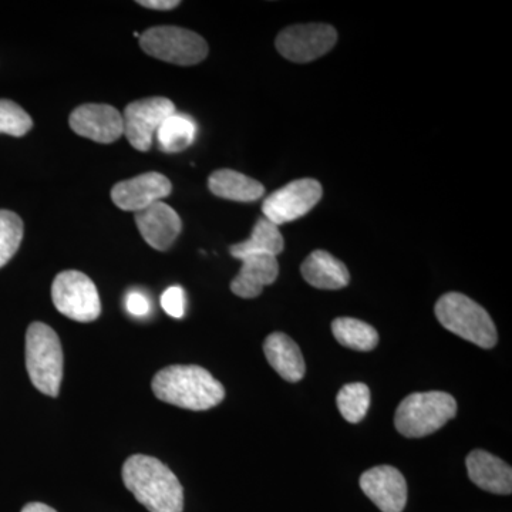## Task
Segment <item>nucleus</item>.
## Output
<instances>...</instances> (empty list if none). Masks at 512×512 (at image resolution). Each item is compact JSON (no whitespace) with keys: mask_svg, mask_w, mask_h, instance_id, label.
Segmentation results:
<instances>
[{"mask_svg":"<svg viewBox=\"0 0 512 512\" xmlns=\"http://www.w3.org/2000/svg\"><path fill=\"white\" fill-rule=\"evenodd\" d=\"M74 133L100 144H111L124 133L123 116L109 104H83L70 114Z\"/></svg>","mask_w":512,"mask_h":512,"instance_id":"11","label":"nucleus"},{"mask_svg":"<svg viewBox=\"0 0 512 512\" xmlns=\"http://www.w3.org/2000/svg\"><path fill=\"white\" fill-rule=\"evenodd\" d=\"M360 488L382 512H403L406 508L407 483L397 468H370L360 477Z\"/></svg>","mask_w":512,"mask_h":512,"instance_id":"12","label":"nucleus"},{"mask_svg":"<svg viewBox=\"0 0 512 512\" xmlns=\"http://www.w3.org/2000/svg\"><path fill=\"white\" fill-rule=\"evenodd\" d=\"M32 117L15 101L0 100V134L23 137L32 130Z\"/></svg>","mask_w":512,"mask_h":512,"instance_id":"25","label":"nucleus"},{"mask_svg":"<svg viewBox=\"0 0 512 512\" xmlns=\"http://www.w3.org/2000/svg\"><path fill=\"white\" fill-rule=\"evenodd\" d=\"M436 318L441 325L461 339L483 349L497 345V329L483 306L463 293L450 292L436 303Z\"/></svg>","mask_w":512,"mask_h":512,"instance_id":"3","label":"nucleus"},{"mask_svg":"<svg viewBox=\"0 0 512 512\" xmlns=\"http://www.w3.org/2000/svg\"><path fill=\"white\" fill-rule=\"evenodd\" d=\"M126 309L131 316L136 318H144L151 311L150 301L143 292L133 291L127 293Z\"/></svg>","mask_w":512,"mask_h":512,"instance_id":"27","label":"nucleus"},{"mask_svg":"<svg viewBox=\"0 0 512 512\" xmlns=\"http://www.w3.org/2000/svg\"><path fill=\"white\" fill-rule=\"evenodd\" d=\"M138 5L153 10H171L181 5L178 0H141Z\"/></svg>","mask_w":512,"mask_h":512,"instance_id":"28","label":"nucleus"},{"mask_svg":"<svg viewBox=\"0 0 512 512\" xmlns=\"http://www.w3.org/2000/svg\"><path fill=\"white\" fill-rule=\"evenodd\" d=\"M339 412L349 423L365 419L370 407V390L365 383H350L343 386L338 394Z\"/></svg>","mask_w":512,"mask_h":512,"instance_id":"23","label":"nucleus"},{"mask_svg":"<svg viewBox=\"0 0 512 512\" xmlns=\"http://www.w3.org/2000/svg\"><path fill=\"white\" fill-rule=\"evenodd\" d=\"M26 369L39 392L56 397L63 379V350L55 330L42 322L26 333Z\"/></svg>","mask_w":512,"mask_h":512,"instance_id":"4","label":"nucleus"},{"mask_svg":"<svg viewBox=\"0 0 512 512\" xmlns=\"http://www.w3.org/2000/svg\"><path fill=\"white\" fill-rule=\"evenodd\" d=\"M332 332L340 345L359 352H370L379 343L377 330L359 319H335L332 323Z\"/></svg>","mask_w":512,"mask_h":512,"instance_id":"22","label":"nucleus"},{"mask_svg":"<svg viewBox=\"0 0 512 512\" xmlns=\"http://www.w3.org/2000/svg\"><path fill=\"white\" fill-rule=\"evenodd\" d=\"M151 386L161 402L194 412L210 410L225 399L224 386L204 367L195 365L165 367Z\"/></svg>","mask_w":512,"mask_h":512,"instance_id":"2","label":"nucleus"},{"mask_svg":"<svg viewBox=\"0 0 512 512\" xmlns=\"http://www.w3.org/2000/svg\"><path fill=\"white\" fill-rule=\"evenodd\" d=\"M305 281L313 288L323 291H338L349 285L348 268L338 258L326 251L312 252L301 266Z\"/></svg>","mask_w":512,"mask_h":512,"instance_id":"18","label":"nucleus"},{"mask_svg":"<svg viewBox=\"0 0 512 512\" xmlns=\"http://www.w3.org/2000/svg\"><path fill=\"white\" fill-rule=\"evenodd\" d=\"M158 147L167 154L187 150L197 137V124L185 114L174 113L157 131Z\"/></svg>","mask_w":512,"mask_h":512,"instance_id":"21","label":"nucleus"},{"mask_svg":"<svg viewBox=\"0 0 512 512\" xmlns=\"http://www.w3.org/2000/svg\"><path fill=\"white\" fill-rule=\"evenodd\" d=\"M140 46L148 56L177 66H195L208 56L204 37L177 26H156L140 35Z\"/></svg>","mask_w":512,"mask_h":512,"instance_id":"6","label":"nucleus"},{"mask_svg":"<svg viewBox=\"0 0 512 512\" xmlns=\"http://www.w3.org/2000/svg\"><path fill=\"white\" fill-rule=\"evenodd\" d=\"M208 188L217 197L237 202L256 201L265 194V187L259 181L228 168L212 173Z\"/></svg>","mask_w":512,"mask_h":512,"instance_id":"19","label":"nucleus"},{"mask_svg":"<svg viewBox=\"0 0 512 512\" xmlns=\"http://www.w3.org/2000/svg\"><path fill=\"white\" fill-rule=\"evenodd\" d=\"M23 221L15 212L0 210V268L15 256L22 244Z\"/></svg>","mask_w":512,"mask_h":512,"instance_id":"24","label":"nucleus"},{"mask_svg":"<svg viewBox=\"0 0 512 512\" xmlns=\"http://www.w3.org/2000/svg\"><path fill=\"white\" fill-rule=\"evenodd\" d=\"M338 42L333 26L309 23L286 28L276 37V49L285 59L295 63H308L325 56Z\"/></svg>","mask_w":512,"mask_h":512,"instance_id":"9","label":"nucleus"},{"mask_svg":"<svg viewBox=\"0 0 512 512\" xmlns=\"http://www.w3.org/2000/svg\"><path fill=\"white\" fill-rule=\"evenodd\" d=\"M22 512H56L53 510L52 507H49V505L42 504V503H30L26 505V507H23Z\"/></svg>","mask_w":512,"mask_h":512,"instance_id":"29","label":"nucleus"},{"mask_svg":"<svg viewBox=\"0 0 512 512\" xmlns=\"http://www.w3.org/2000/svg\"><path fill=\"white\" fill-rule=\"evenodd\" d=\"M285 242L278 225L271 221L259 220L252 229L251 237L247 241L232 245L229 252L234 258L241 259L248 255L278 256L284 251Z\"/></svg>","mask_w":512,"mask_h":512,"instance_id":"20","label":"nucleus"},{"mask_svg":"<svg viewBox=\"0 0 512 512\" xmlns=\"http://www.w3.org/2000/svg\"><path fill=\"white\" fill-rule=\"evenodd\" d=\"M457 413V402L444 392L413 393L397 407L394 424L407 439H420L440 430Z\"/></svg>","mask_w":512,"mask_h":512,"instance_id":"5","label":"nucleus"},{"mask_svg":"<svg viewBox=\"0 0 512 512\" xmlns=\"http://www.w3.org/2000/svg\"><path fill=\"white\" fill-rule=\"evenodd\" d=\"M468 477L481 490L498 495L512 493V470L501 458L484 450H474L466 460Z\"/></svg>","mask_w":512,"mask_h":512,"instance_id":"15","label":"nucleus"},{"mask_svg":"<svg viewBox=\"0 0 512 512\" xmlns=\"http://www.w3.org/2000/svg\"><path fill=\"white\" fill-rule=\"evenodd\" d=\"M322 194V185L319 181L302 178L269 195L262 204V211L266 220L279 227L308 214L318 204Z\"/></svg>","mask_w":512,"mask_h":512,"instance_id":"10","label":"nucleus"},{"mask_svg":"<svg viewBox=\"0 0 512 512\" xmlns=\"http://www.w3.org/2000/svg\"><path fill=\"white\" fill-rule=\"evenodd\" d=\"M161 306L171 318L181 319L185 315V293L180 286H171L161 295Z\"/></svg>","mask_w":512,"mask_h":512,"instance_id":"26","label":"nucleus"},{"mask_svg":"<svg viewBox=\"0 0 512 512\" xmlns=\"http://www.w3.org/2000/svg\"><path fill=\"white\" fill-rule=\"evenodd\" d=\"M239 261L242 262L241 269L231 282V291L239 298H256L265 286L274 284L278 278L279 264L275 256L248 255Z\"/></svg>","mask_w":512,"mask_h":512,"instance_id":"16","label":"nucleus"},{"mask_svg":"<svg viewBox=\"0 0 512 512\" xmlns=\"http://www.w3.org/2000/svg\"><path fill=\"white\" fill-rule=\"evenodd\" d=\"M264 352L269 365L286 382L296 383L305 376L306 366L301 349L285 333L269 335L264 343Z\"/></svg>","mask_w":512,"mask_h":512,"instance_id":"17","label":"nucleus"},{"mask_svg":"<svg viewBox=\"0 0 512 512\" xmlns=\"http://www.w3.org/2000/svg\"><path fill=\"white\" fill-rule=\"evenodd\" d=\"M124 485L150 512H183L184 490L173 471L157 458L136 454L123 466Z\"/></svg>","mask_w":512,"mask_h":512,"instance_id":"1","label":"nucleus"},{"mask_svg":"<svg viewBox=\"0 0 512 512\" xmlns=\"http://www.w3.org/2000/svg\"><path fill=\"white\" fill-rule=\"evenodd\" d=\"M52 299L57 311L76 322H93L101 313L99 291L83 272H60L53 281Z\"/></svg>","mask_w":512,"mask_h":512,"instance_id":"7","label":"nucleus"},{"mask_svg":"<svg viewBox=\"0 0 512 512\" xmlns=\"http://www.w3.org/2000/svg\"><path fill=\"white\" fill-rule=\"evenodd\" d=\"M136 224L144 241L157 251H167L173 247L183 229L180 215L163 201L154 202L146 210L136 212Z\"/></svg>","mask_w":512,"mask_h":512,"instance_id":"14","label":"nucleus"},{"mask_svg":"<svg viewBox=\"0 0 512 512\" xmlns=\"http://www.w3.org/2000/svg\"><path fill=\"white\" fill-rule=\"evenodd\" d=\"M174 113H177L175 104L165 97H147L133 101L124 109V114H121L123 134L131 146L146 153L153 146L158 128Z\"/></svg>","mask_w":512,"mask_h":512,"instance_id":"8","label":"nucleus"},{"mask_svg":"<svg viewBox=\"0 0 512 512\" xmlns=\"http://www.w3.org/2000/svg\"><path fill=\"white\" fill-rule=\"evenodd\" d=\"M171 191L173 184L165 175L146 173L114 185L111 200L120 210L140 212L154 202L163 201Z\"/></svg>","mask_w":512,"mask_h":512,"instance_id":"13","label":"nucleus"}]
</instances>
